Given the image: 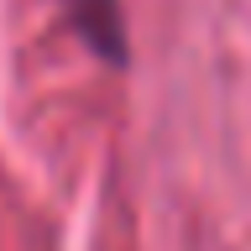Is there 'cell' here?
<instances>
[{"label": "cell", "mask_w": 251, "mask_h": 251, "mask_svg": "<svg viewBox=\"0 0 251 251\" xmlns=\"http://www.w3.org/2000/svg\"><path fill=\"white\" fill-rule=\"evenodd\" d=\"M68 11L100 52H121V5L115 0H68Z\"/></svg>", "instance_id": "6da1fadb"}]
</instances>
